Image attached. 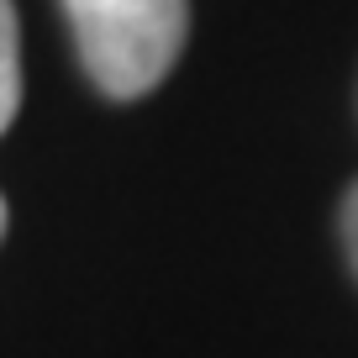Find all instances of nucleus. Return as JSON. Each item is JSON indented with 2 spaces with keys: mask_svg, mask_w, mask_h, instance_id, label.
I'll return each instance as SVG.
<instances>
[{
  "mask_svg": "<svg viewBox=\"0 0 358 358\" xmlns=\"http://www.w3.org/2000/svg\"><path fill=\"white\" fill-rule=\"evenodd\" d=\"M64 16L90 85L111 101L158 90L190 37V0H64Z\"/></svg>",
  "mask_w": 358,
  "mask_h": 358,
  "instance_id": "f257e3e1",
  "label": "nucleus"
},
{
  "mask_svg": "<svg viewBox=\"0 0 358 358\" xmlns=\"http://www.w3.org/2000/svg\"><path fill=\"white\" fill-rule=\"evenodd\" d=\"M0 232H6V201H0Z\"/></svg>",
  "mask_w": 358,
  "mask_h": 358,
  "instance_id": "20e7f679",
  "label": "nucleus"
},
{
  "mask_svg": "<svg viewBox=\"0 0 358 358\" xmlns=\"http://www.w3.org/2000/svg\"><path fill=\"white\" fill-rule=\"evenodd\" d=\"M16 106H22V32L11 0H0V132L16 122Z\"/></svg>",
  "mask_w": 358,
  "mask_h": 358,
  "instance_id": "f03ea898",
  "label": "nucleus"
},
{
  "mask_svg": "<svg viewBox=\"0 0 358 358\" xmlns=\"http://www.w3.org/2000/svg\"><path fill=\"white\" fill-rule=\"evenodd\" d=\"M343 253H348V268L358 274V185H348V195H343Z\"/></svg>",
  "mask_w": 358,
  "mask_h": 358,
  "instance_id": "7ed1b4c3",
  "label": "nucleus"
}]
</instances>
